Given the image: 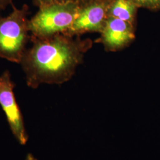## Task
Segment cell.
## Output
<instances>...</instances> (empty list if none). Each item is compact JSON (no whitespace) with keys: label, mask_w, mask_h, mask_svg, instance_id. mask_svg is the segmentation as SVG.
I'll return each mask as SVG.
<instances>
[{"label":"cell","mask_w":160,"mask_h":160,"mask_svg":"<svg viewBox=\"0 0 160 160\" xmlns=\"http://www.w3.org/2000/svg\"><path fill=\"white\" fill-rule=\"evenodd\" d=\"M33 40L20 62L28 86L36 88L43 83H61L67 80L78 61L74 44L57 35Z\"/></svg>","instance_id":"obj_1"},{"label":"cell","mask_w":160,"mask_h":160,"mask_svg":"<svg viewBox=\"0 0 160 160\" xmlns=\"http://www.w3.org/2000/svg\"><path fill=\"white\" fill-rule=\"evenodd\" d=\"M12 6L9 15L0 17V57L20 63L29 39V8Z\"/></svg>","instance_id":"obj_2"},{"label":"cell","mask_w":160,"mask_h":160,"mask_svg":"<svg viewBox=\"0 0 160 160\" xmlns=\"http://www.w3.org/2000/svg\"><path fill=\"white\" fill-rule=\"evenodd\" d=\"M77 4L70 1L42 6L29 20V32L33 39H47L67 32L78 12Z\"/></svg>","instance_id":"obj_3"},{"label":"cell","mask_w":160,"mask_h":160,"mask_svg":"<svg viewBox=\"0 0 160 160\" xmlns=\"http://www.w3.org/2000/svg\"><path fill=\"white\" fill-rule=\"evenodd\" d=\"M14 86L8 71L0 75V106L14 137L21 145H24L28 141V135L14 92Z\"/></svg>","instance_id":"obj_4"},{"label":"cell","mask_w":160,"mask_h":160,"mask_svg":"<svg viewBox=\"0 0 160 160\" xmlns=\"http://www.w3.org/2000/svg\"><path fill=\"white\" fill-rule=\"evenodd\" d=\"M105 9L102 5L94 4L78 11L74 23L68 32L96 30L103 26Z\"/></svg>","instance_id":"obj_5"},{"label":"cell","mask_w":160,"mask_h":160,"mask_svg":"<svg viewBox=\"0 0 160 160\" xmlns=\"http://www.w3.org/2000/svg\"><path fill=\"white\" fill-rule=\"evenodd\" d=\"M103 38L109 46L119 47L131 40L133 38V33L128 22L111 17L106 23Z\"/></svg>","instance_id":"obj_6"},{"label":"cell","mask_w":160,"mask_h":160,"mask_svg":"<svg viewBox=\"0 0 160 160\" xmlns=\"http://www.w3.org/2000/svg\"><path fill=\"white\" fill-rule=\"evenodd\" d=\"M134 12L135 7L129 0H116L110 10L112 17L128 23L132 20Z\"/></svg>","instance_id":"obj_7"},{"label":"cell","mask_w":160,"mask_h":160,"mask_svg":"<svg viewBox=\"0 0 160 160\" xmlns=\"http://www.w3.org/2000/svg\"><path fill=\"white\" fill-rule=\"evenodd\" d=\"M32 1L34 5L39 8L42 6H46L51 4L67 2L72 0H32Z\"/></svg>","instance_id":"obj_8"},{"label":"cell","mask_w":160,"mask_h":160,"mask_svg":"<svg viewBox=\"0 0 160 160\" xmlns=\"http://www.w3.org/2000/svg\"><path fill=\"white\" fill-rule=\"evenodd\" d=\"M138 2L144 6L156 7L160 6V0H137Z\"/></svg>","instance_id":"obj_9"},{"label":"cell","mask_w":160,"mask_h":160,"mask_svg":"<svg viewBox=\"0 0 160 160\" xmlns=\"http://www.w3.org/2000/svg\"><path fill=\"white\" fill-rule=\"evenodd\" d=\"M12 4V0H0V9L5 10L8 6Z\"/></svg>","instance_id":"obj_10"},{"label":"cell","mask_w":160,"mask_h":160,"mask_svg":"<svg viewBox=\"0 0 160 160\" xmlns=\"http://www.w3.org/2000/svg\"><path fill=\"white\" fill-rule=\"evenodd\" d=\"M26 160H38L34 156L31 154H28L26 156Z\"/></svg>","instance_id":"obj_11"}]
</instances>
